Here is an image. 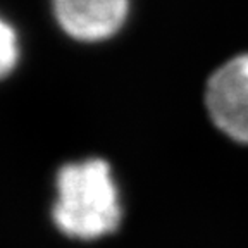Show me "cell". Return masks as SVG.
<instances>
[{
  "label": "cell",
  "mask_w": 248,
  "mask_h": 248,
  "mask_svg": "<svg viewBox=\"0 0 248 248\" xmlns=\"http://www.w3.org/2000/svg\"><path fill=\"white\" fill-rule=\"evenodd\" d=\"M54 221L64 234L95 240L121 222V203L110 167L100 159L64 166L57 176Z\"/></svg>",
  "instance_id": "obj_1"
},
{
  "label": "cell",
  "mask_w": 248,
  "mask_h": 248,
  "mask_svg": "<svg viewBox=\"0 0 248 248\" xmlns=\"http://www.w3.org/2000/svg\"><path fill=\"white\" fill-rule=\"evenodd\" d=\"M205 104L217 128L248 145V54L232 57L210 76Z\"/></svg>",
  "instance_id": "obj_2"
},
{
  "label": "cell",
  "mask_w": 248,
  "mask_h": 248,
  "mask_svg": "<svg viewBox=\"0 0 248 248\" xmlns=\"http://www.w3.org/2000/svg\"><path fill=\"white\" fill-rule=\"evenodd\" d=\"M129 0H54L59 24L81 42H100L119 31Z\"/></svg>",
  "instance_id": "obj_3"
},
{
  "label": "cell",
  "mask_w": 248,
  "mask_h": 248,
  "mask_svg": "<svg viewBox=\"0 0 248 248\" xmlns=\"http://www.w3.org/2000/svg\"><path fill=\"white\" fill-rule=\"evenodd\" d=\"M17 57H19V48H17L16 31L12 30L11 24L0 17V79L14 69Z\"/></svg>",
  "instance_id": "obj_4"
}]
</instances>
